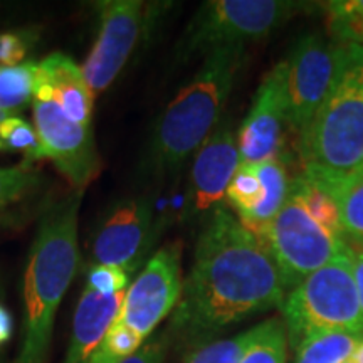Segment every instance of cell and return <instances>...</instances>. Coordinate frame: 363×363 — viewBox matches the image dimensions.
<instances>
[{
  "instance_id": "obj_19",
  "label": "cell",
  "mask_w": 363,
  "mask_h": 363,
  "mask_svg": "<svg viewBox=\"0 0 363 363\" xmlns=\"http://www.w3.org/2000/svg\"><path fill=\"white\" fill-rule=\"evenodd\" d=\"M288 333L281 318H269L247 330V345L239 363H286Z\"/></svg>"
},
{
  "instance_id": "obj_25",
  "label": "cell",
  "mask_w": 363,
  "mask_h": 363,
  "mask_svg": "<svg viewBox=\"0 0 363 363\" xmlns=\"http://www.w3.org/2000/svg\"><path fill=\"white\" fill-rule=\"evenodd\" d=\"M246 345L247 331H244L233 338L217 340L197 347L184 363H239Z\"/></svg>"
},
{
  "instance_id": "obj_2",
  "label": "cell",
  "mask_w": 363,
  "mask_h": 363,
  "mask_svg": "<svg viewBox=\"0 0 363 363\" xmlns=\"http://www.w3.org/2000/svg\"><path fill=\"white\" fill-rule=\"evenodd\" d=\"M84 190L43 212L24 274V337L16 363H44L54 318L79 267L78 222Z\"/></svg>"
},
{
  "instance_id": "obj_27",
  "label": "cell",
  "mask_w": 363,
  "mask_h": 363,
  "mask_svg": "<svg viewBox=\"0 0 363 363\" xmlns=\"http://www.w3.org/2000/svg\"><path fill=\"white\" fill-rule=\"evenodd\" d=\"M130 274L123 267L118 266H91L88 271V279H86V288L94 289V291L104 294H116L126 291Z\"/></svg>"
},
{
  "instance_id": "obj_23",
  "label": "cell",
  "mask_w": 363,
  "mask_h": 363,
  "mask_svg": "<svg viewBox=\"0 0 363 363\" xmlns=\"http://www.w3.org/2000/svg\"><path fill=\"white\" fill-rule=\"evenodd\" d=\"M0 147L22 153L27 162H39L45 158L34 126L17 116L2 118L0 121Z\"/></svg>"
},
{
  "instance_id": "obj_24",
  "label": "cell",
  "mask_w": 363,
  "mask_h": 363,
  "mask_svg": "<svg viewBox=\"0 0 363 363\" xmlns=\"http://www.w3.org/2000/svg\"><path fill=\"white\" fill-rule=\"evenodd\" d=\"M261 197V182L252 165H239L225 190V203L234 216L242 219Z\"/></svg>"
},
{
  "instance_id": "obj_31",
  "label": "cell",
  "mask_w": 363,
  "mask_h": 363,
  "mask_svg": "<svg viewBox=\"0 0 363 363\" xmlns=\"http://www.w3.org/2000/svg\"><path fill=\"white\" fill-rule=\"evenodd\" d=\"M12 335V318L4 306H0V345L6 343Z\"/></svg>"
},
{
  "instance_id": "obj_9",
  "label": "cell",
  "mask_w": 363,
  "mask_h": 363,
  "mask_svg": "<svg viewBox=\"0 0 363 363\" xmlns=\"http://www.w3.org/2000/svg\"><path fill=\"white\" fill-rule=\"evenodd\" d=\"M155 240V217L145 197L121 199L99 217L88 240L91 266H118L131 274Z\"/></svg>"
},
{
  "instance_id": "obj_28",
  "label": "cell",
  "mask_w": 363,
  "mask_h": 363,
  "mask_svg": "<svg viewBox=\"0 0 363 363\" xmlns=\"http://www.w3.org/2000/svg\"><path fill=\"white\" fill-rule=\"evenodd\" d=\"M27 34L4 33L0 34V67L21 66L29 52Z\"/></svg>"
},
{
  "instance_id": "obj_11",
  "label": "cell",
  "mask_w": 363,
  "mask_h": 363,
  "mask_svg": "<svg viewBox=\"0 0 363 363\" xmlns=\"http://www.w3.org/2000/svg\"><path fill=\"white\" fill-rule=\"evenodd\" d=\"M98 38L83 69L91 94L106 91L123 69L143 33L145 4L140 0L96 2Z\"/></svg>"
},
{
  "instance_id": "obj_7",
  "label": "cell",
  "mask_w": 363,
  "mask_h": 363,
  "mask_svg": "<svg viewBox=\"0 0 363 363\" xmlns=\"http://www.w3.org/2000/svg\"><path fill=\"white\" fill-rule=\"evenodd\" d=\"M256 238L278 267L286 293L335 257L348 252L342 233L313 219L298 179L291 180L284 206Z\"/></svg>"
},
{
  "instance_id": "obj_30",
  "label": "cell",
  "mask_w": 363,
  "mask_h": 363,
  "mask_svg": "<svg viewBox=\"0 0 363 363\" xmlns=\"http://www.w3.org/2000/svg\"><path fill=\"white\" fill-rule=\"evenodd\" d=\"M348 254H350L353 279H355L358 303H360V311L363 318V247L362 246H348Z\"/></svg>"
},
{
  "instance_id": "obj_4",
  "label": "cell",
  "mask_w": 363,
  "mask_h": 363,
  "mask_svg": "<svg viewBox=\"0 0 363 363\" xmlns=\"http://www.w3.org/2000/svg\"><path fill=\"white\" fill-rule=\"evenodd\" d=\"M298 150L311 179H342L363 169V45H348L328 96L306 128Z\"/></svg>"
},
{
  "instance_id": "obj_15",
  "label": "cell",
  "mask_w": 363,
  "mask_h": 363,
  "mask_svg": "<svg viewBox=\"0 0 363 363\" xmlns=\"http://www.w3.org/2000/svg\"><path fill=\"white\" fill-rule=\"evenodd\" d=\"M34 99L57 103L72 121L91 126L94 98L83 69L66 54L54 52L35 66Z\"/></svg>"
},
{
  "instance_id": "obj_8",
  "label": "cell",
  "mask_w": 363,
  "mask_h": 363,
  "mask_svg": "<svg viewBox=\"0 0 363 363\" xmlns=\"http://www.w3.org/2000/svg\"><path fill=\"white\" fill-rule=\"evenodd\" d=\"M347 44L321 34L301 35L283 59L289 128L299 135L328 96L342 69Z\"/></svg>"
},
{
  "instance_id": "obj_3",
  "label": "cell",
  "mask_w": 363,
  "mask_h": 363,
  "mask_svg": "<svg viewBox=\"0 0 363 363\" xmlns=\"http://www.w3.org/2000/svg\"><path fill=\"white\" fill-rule=\"evenodd\" d=\"M244 48L208 52L202 66L167 104L150 138L147 169L157 177L179 172L217 128L239 71Z\"/></svg>"
},
{
  "instance_id": "obj_12",
  "label": "cell",
  "mask_w": 363,
  "mask_h": 363,
  "mask_svg": "<svg viewBox=\"0 0 363 363\" xmlns=\"http://www.w3.org/2000/svg\"><path fill=\"white\" fill-rule=\"evenodd\" d=\"M33 116L45 158L69 180L72 190H86L101 170L91 126L76 123L57 103L43 99H34Z\"/></svg>"
},
{
  "instance_id": "obj_20",
  "label": "cell",
  "mask_w": 363,
  "mask_h": 363,
  "mask_svg": "<svg viewBox=\"0 0 363 363\" xmlns=\"http://www.w3.org/2000/svg\"><path fill=\"white\" fill-rule=\"evenodd\" d=\"M362 335L326 333L306 340L294 352L293 363H343L350 360Z\"/></svg>"
},
{
  "instance_id": "obj_35",
  "label": "cell",
  "mask_w": 363,
  "mask_h": 363,
  "mask_svg": "<svg viewBox=\"0 0 363 363\" xmlns=\"http://www.w3.org/2000/svg\"><path fill=\"white\" fill-rule=\"evenodd\" d=\"M362 247H363V246H362Z\"/></svg>"
},
{
  "instance_id": "obj_5",
  "label": "cell",
  "mask_w": 363,
  "mask_h": 363,
  "mask_svg": "<svg viewBox=\"0 0 363 363\" xmlns=\"http://www.w3.org/2000/svg\"><path fill=\"white\" fill-rule=\"evenodd\" d=\"M281 310L293 353L318 335L353 333L363 337L350 254L335 257L286 293Z\"/></svg>"
},
{
  "instance_id": "obj_6",
  "label": "cell",
  "mask_w": 363,
  "mask_h": 363,
  "mask_svg": "<svg viewBox=\"0 0 363 363\" xmlns=\"http://www.w3.org/2000/svg\"><path fill=\"white\" fill-rule=\"evenodd\" d=\"M303 9L291 0H211L195 12L180 43L177 61L225 48H246L288 24Z\"/></svg>"
},
{
  "instance_id": "obj_26",
  "label": "cell",
  "mask_w": 363,
  "mask_h": 363,
  "mask_svg": "<svg viewBox=\"0 0 363 363\" xmlns=\"http://www.w3.org/2000/svg\"><path fill=\"white\" fill-rule=\"evenodd\" d=\"M39 184V175L29 167L0 169V211L21 201L26 194L33 192Z\"/></svg>"
},
{
  "instance_id": "obj_1",
  "label": "cell",
  "mask_w": 363,
  "mask_h": 363,
  "mask_svg": "<svg viewBox=\"0 0 363 363\" xmlns=\"http://www.w3.org/2000/svg\"><path fill=\"white\" fill-rule=\"evenodd\" d=\"M284 296L278 267L261 240L219 207L199 234L170 331L185 342H199L281 306Z\"/></svg>"
},
{
  "instance_id": "obj_14",
  "label": "cell",
  "mask_w": 363,
  "mask_h": 363,
  "mask_svg": "<svg viewBox=\"0 0 363 363\" xmlns=\"http://www.w3.org/2000/svg\"><path fill=\"white\" fill-rule=\"evenodd\" d=\"M239 165L238 133L230 123H222L192 157L185 216H211L222 207L225 190Z\"/></svg>"
},
{
  "instance_id": "obj_22",
  "label": "cell",
  "mask_w": 363,
  "mask_h": 363,
  "mask_svg": "<svg viewBox=\"0 0 363 363\" xmlns=\"http://www.w3.org/2000/svg\"><path fill=\"white\" fill-rule=\"evenodd\" d=\"M330 39L347 45H363V0H333L325 4Z\"/></svg>"
},
{
  "instance_id": "obj_10",
  "label": "cell",
  "mask_w": 363,
  "mask_h": 363,
  "mask_svg": "<svg viewBox=\"0 0 363 363\" xmlns=\"http://www.w3.org/2000/svg\"><path fill=\"white\" fill-rule=\"evenodd\" d=\"M182 289V242L174 240L150 257L126 289L123 308L116 321L145 340L179 305Z\"/></svg>"
},
{
  "instance_id": "obj_18",
  "label": "cell",
  "mask_w": 363,
  "mask_h": 363,
  "mask_svg": "<svg viewBox=\"0 0 363 363\" xmlns=\"http://www.w3.org/2000/svg\"><path fill=\"white\" fill-rule=\"evenodd\" d=\"M308 179L335 199L348 246H363V169L342 179Z\"/></svg>"
},
{
  "instance_id": "obj_29",
  "label": "cell",
  "mask_w": 363,
  "mask_h": 363,
  "mask_svg": "<svg viewBox=\"0 0 363 363\" xmlns=\"http://www.w3.org/2000/svg\"><path fill=\"white\" fill-rule=\"evenodd\" d=\"M169 333L162 335L155 340H150L147 345H142L133 355L126 357L120 363H163L167 350H169Z\"/></svg>"
},
{
  "instance_id": "obj_21",
  "label": "cell",
  "mask_w": 363,
  "mask_h": 363,
  "mask_svg": "<svg viewBox=\"0 0 363 363\" xmlns=\"http://www.w3.org/2000/svg\"><path fill=\"white\" fill-rule=\"evenodd\" d=\"M35 66L24 62L21 66L0 67V115L13 116L34 98Z\"/></svg>"
},
{
  "instance_id": "obj_34",
  "label": "cell",
  "mask_w": 363,
  "mask_h": 363,
  "mask_svg": "<svg viewBox=\"0 0 363 363\" xmlns=\"http://www.w3.org/2000/svg\"><path fill=\"white\" fill-rule=\"evenodd\" d=\"M2 118H4V116H2V115H0V121H2ZM0 150H2V147H0Z\"/></svg>"
},
{
  "instance_id": "obj_32",
  "label": "cell",
  "mask_w": 363,
  "mask_h": 363,
  "mask_svg": "<svg viewBox=\"0 0 363 363\" xmlns=\"http://www.w3.org/2000/svg\"><path fill=\"white\" fill-rule=\"evenodd\" d=\"M352 360L355 362V363H363V340H362L360 343H358V347L355 348V352H353Z\"/></svg>"
},
{
  "instance_id": "obj_13",
  "label": "cell",
  "mask_w": 363,
  "mask_h": 363,
  "mask_svg": "<svg viewBox=\"0 0 363 363\" xmlns=\"http://www.w3.org/2000/svg\"><path fill=\"white\" fill-rule=\"evenodd\" d=\"M288 123L283 61L262 78L252 106L238 131L240 165H254L279 157Z\"/></svg>"
},
{
  "instance_id": "obj_17",
  "label": "cell",
  "mask_w": 363,
  "mask_h": 363,
  "mask_svg": "<svg viewBox=\"0 0 363 363\" xmlns=\"http://www.w3.org/2000/svg\"><path fill=\"white\" fill-rule=\"evenodd\" d=\"M252 167L261 182V197L256 206L242 219H239V222L247 230H251L254 235H257L284 206L291 179H289L288 169H286L281 157L254 163Z\"/></svg>"
},
{
  "instance_id": "obj_16",
  "label": "cell",
  "mask_w": 363,
  "mask_h": 363,
  "mask_svg": "<svg viewBox=\"0 0 363 363\" xmlns=\"http://www.w3.org/2000/svg\"><path fill=\"white\" fill-rule=\"evenodd\" d=\"M125 294L126 291L104 294L84 288L72 320L71 343L65 363H88L116 323L123 308Z\"/></svg>"
},
{
  "instance_id": "obj_33",
  "label": "cell",
  "mask_w": 363,
  "mask_h": 363,
  "mask_svg": "<svg viewBox=\"0 0 363 363\" xmlns=\"http://www.w3.org/2000/svg\"><path fill=\"white\" fill-rule=\"evenodd\" d=\"M343 363H355V362H353L352 358H350V360H347V362H343Z\"/></svg>"
}]
</instances>
